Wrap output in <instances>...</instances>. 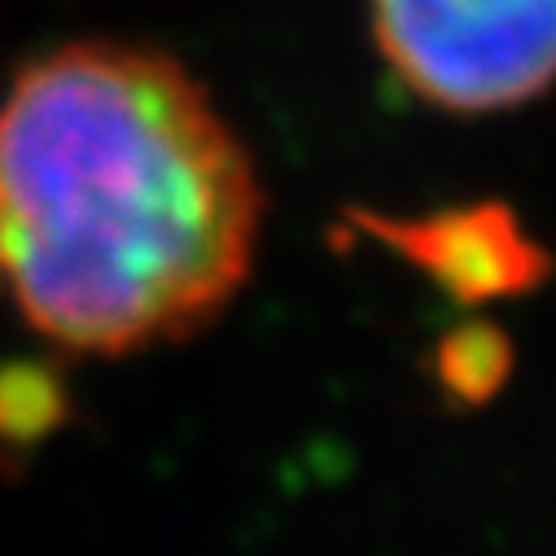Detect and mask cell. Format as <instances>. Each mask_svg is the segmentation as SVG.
Wrapping results in <instances>:
<instances>
[{
    "mask_svg": "<svg viewBox=\"0 0 556 556\" xmlns=\"http://www.w3.org/2000/svg\"><path fill=\"white\" fill-rule=\"evenodd\" d=\"M263 185L206 84L163 49L75 40L0 101V276L75 355L211 329L250 281Z\"/></svg>",
    "mask_w": 556,
    "mask_h": 556,
    "instance_id": "1",
    "label": "cell"
},
{
    "mask_svg": "<svg viewBox=\"0 0 556 556\" xmlns=\"http://www.w3.org/2000/svg\"><path fill=\"white\" fill-rule=\"evenodd\" d=\"M394 79L447 114H495L556 84V0H368Z\"/></svg>",
    "mask_w": 556,
    "mask_h": 556,
    "instance_id": "2",
    "label": "cell"
},
{
    "mask_svg": "<svg viewBox=\"0 0 556 556\" xmlns=\"http://www.w3.org/2000/svg\"><path fill=\"white\" fill-rule=\"evenodd\" d=\"M346 219L355 232L381 241L416 271H426L460 307L521 299L539 290L552 271V254L526 237L521 219L504 202H469L430 215H381L351 206Z\"/></svg>",
    "mask_w": 556,
    "mask_h": 556,
    "instance_id": "3",
    "label": "cell"
},
{
    "mask_svg": "<svg viewBox=\"0 0 556 556\" xmlns=\"http://www.w3.org/2000/svg\"><path fill=\"white\" fill-rule=\"evenodd\" d=\"M71 386L58 364H0V473H23L36 452L71 421Z\"/></svg>",
    "mask_w": 556,
    "mask_h": 556,
    "instance_id": "4",
    "label": "cell"
},
{
    "mask_svg": "<svg viewBox=\"0 0 556 556\" xmlns=\"http://www.w3.org/2000/svg\"><path fill=\"white\" fill-rule=\"evenodd\" d=\"M434 381L460 407L491 403L513 377V342L491 320H465L434 346Z\"/></svg>",
    "mask_w": 556,
    "mask_h": 556,
    "instance_id": "5",
    "label": "cell"
}]
</instances>
